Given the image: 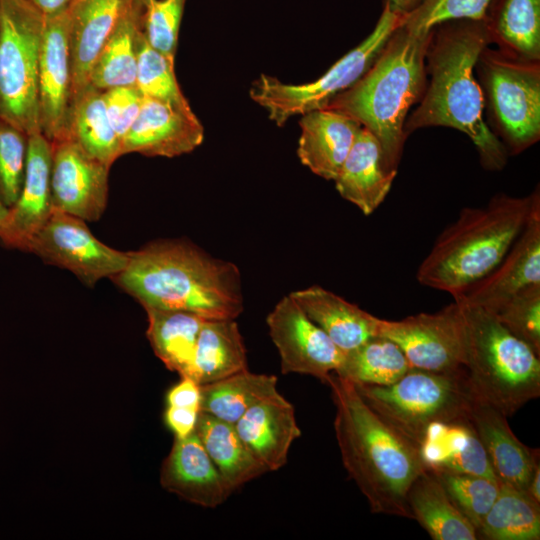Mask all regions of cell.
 Instances as JSON below:
<instances>
[{"mask_svg":"<svg viewBox=\"0 0 540 540\" xmlns=\"http://www.w3.org/2000/svg\"><path fill=\"white\" fill-rule=\"evenodd\" d=\"M488 45L483 20H451L434 27L425 56L426 87L404 130L408 136L427 127L456 129L473 142L486 170L499 171L509 155L484 120L483 94L474 74Z\"/></svg>","mask_w":540,"mask_h":540,"instance_id":"6da1fadb","label":"cell"},{"mask_svg":"<svg viewBox=\"0 0 540 540\" xmlns=\"http://www.w3.org/2000/svg\"><path fill=\"white\" fill-rule=\"evenodd\" d=\"M114 282L143 307L182 310L204 319H236L243 311L238 267L181 239L129 252Z\"/></svg>","mask_w":540,"mask_h":540,"instance_id":"7a4b0ae2","label":"cell"},{"mask_svg":"<svg viewBox=\"0 0 540 540\" xmlns=\"http://www.w3.org/2000/svg\"><path fill=\"white\" fill-rule=\"evenodd\" d=\"M324 383L336 408L334 430L343 466L371 512L413 519L407 494L425 470L417 447L364 401L353 382L332 373Z\"/></svg>","mask_w":540,"mask_h":540,"instance_id":"3957f363","label":"cell"},{"mask_svg":"<svg viewBox=\"0 0 540 540\" xmlns=\"http://www.w3.org/2000/svg\"><path fill=\"white\" fill-rule=\"evenodd\" d=\"M432 30L415 33L402 25L387 40L369 70L326 108L355 119L378 140L385 167L397 172L410 108L424 93L426 50Z\"/></svg>","mask_w":540,"mask_h":540,"instance_id":"277c9868","label":"cell"},{"mask_svg":"<svg viewBox=\"0 0 540 540\" xmlns=\"http://www.w3.org/2000/svg\"><path fill=\"white\" fill-rule=\"evenodd\" d=\"M539 200L537 186L526 196L500 193L485 206L463 208L419 265L418 282L452 297L462 293L501 261Z\"/></svg>","mask_w":540,"mask_h":540,"instance_id":"5b68a950","label":"cell"},{"mask_svg":"<svg viewBox=\"0 0 540 540\" xmlns=\"http://www.w3.org/2000/svg\"><path fill=\"white\" fill-rule=\"evenodd\" d=\"M461 309L465 363L475 393L506 417L540 395V356L484 309Z\"/></svg>","mask_w":540,"mask_h":540,"instance_id":"8992f818","label":"cell"},{"mask_svg":"<svg viewBox=\"0 0 540 540\" xmlns=\"http://www.w3.org/2000/svg\"><path fill=\"white\" fill-rule=\"evenodd\" d=\"M364 401L416 447L429 425L469 417L476 396L467 371L411 368L387 386L353 383Z\"/></svg>","mask_w":540,"mask_h":540,"instance_id":"52a82bcc","label":"cell"},{"mask_svg":"<svg viewBox=\"0 0 540 540\" xmlns=\"http://www.w3.org/2000/svg\"><path fill=\"white\" fill-rule=\"evenodd\" d=\"M489 128L517 155L540 139V61L486 46L476 65Z\"/></svg>","mask_w":540,"mask_h":540,"instance_id":"ba28073f","label":"cell"},{"mask_svg":"<svg viewBox=\"0 0 540 540\" xmlns=\"http://www.w3.org/2000/svg\"><path fill=\"white\" fill-rule=\"evenodd\" d=\"M45 15L27 0H0V115L31 135L40 130L38 71Z\"/></svg>","mask_w":540,"mask_h":540,"instance_id":"9c48e42d","label":"cell"},{"mask_svg":"<svg viewBox=\"0 0 540 540\" xmlns=\"http://www.w3.org/2000/svg\"><path fill=\"white\" fill-rule=\"evenodd\" d=\"M402 22L403 17L393 13L384 1L372 32L319 78L309 83L286 84L262 74L251 85V99L264 108L277 126H282L293 116L326 108L338 94L353 86L369 70Z\"/></svg>","mask_w":540,"mask_h":540,"instance_id":"30bf717a","label":"cell"},{"mask_svg":"<svg viewBox=\"0 0 540 540\" xmlns=\"http://www.w3.org/2000/svg\"><path fill=\"white\" fill-rule=\"evenodd\" d=\"M26 252L71 271L90 287L103 278L118 275L129 258V252L116 250L98 240L85 220L55 209L31 239Z\"/></svg>","mask_w":540,"mask_h":540,"instance_id":"8fae6325","label":"cell"},{"mask_svg":"<svg viewBox=\"0 0 540 540\" xmlns=\"http://www.w3.org/2000/svg\"><path fill=\"white\" fill-rule=\"evenodd\" d=\"M379 335L395 342L413 369L447 372L464 368L463 319L455 300L435 313L398 321L380 319Z\"/></svg>","mask_w":540,"mask_h":540,"instance_id":"7c38bea8","label":"cell"},{"mask_svg":"<svg viewBox=\"0 0 540 540\" xmlns=\"http://www.w3.org/2000/svg\"><path fill=\"white\" fill-rule=\"evenodd\" d=\"M266 323L283 374L310 375L324 383L341 366L344 353L290 295L275 305Z\"/></svg>","mask_w":540,"mask_h":540,"instance_id":"4fadbf2b","label":"cell"},{"mask_svg":"<svg viewBox=\"0 0 540 540\" xmlns=\"http://www.w3.org/2000/svg\"><path fill=\"white\" fill-rule=\"evenodd\" d=\"M50 144L53 209L85 221L99 220L107 205L110 166L68 137Z\"/></svg>","mask_w":540,"mask_h":540,"instance_id":"5bb4252c","label":"cell"},{"mask_svg":"<svg viewBox=\"0 0 540 540\" xmlns=\"http://www.w3.org/2000/svg\"><path fill=\"white\" fill-rule=\"evenodd\" d=\"M41 133L50 141L64 135L72 103V72L67 9L45 15L38 71Z\"/></svg>","mask_w":540,"mask_h":540,"instance_id":"9a60e30c","label":"cell"},{"mask_svg":"<svg viewBox=\"0 0 540 540\" xmlns=\"http://www.w3.org/2000/svg\"><path fill=\"white\" fill-rule=\"evenodd\" d=\"M536 284H540V200L501 261L453 299L492 312L515 294Z\"/></svg>","mask_w":540,"mask_h":540,"instance_id":"2e32d148","label":"cell"},{"mask_svg":"<svg viewBox=\"0 0 540 540\" xmlns=\"http://www.w3.org/2000/svg\"><path fill=\"white\" fill-rule=\"evenodd\" d=\"M204 127L192 108L143 97L138 116L122 141V154L173 158L195 150Z\"/></svg>","mask_w":540,"mask_h":540,"instance_id":"e0dca14e","label":"cell"},{"mask_svg":"<svg viewBox=\"0 0 540 540\" xmlns=\"http://www.w3.org/2000/svg\"><path fill=\"white\" fill-rule=\"evenodd\" d=\"M50 174V141L41 132L28 135L22 190L0 227V240L6 246L26 251L50 217L53 211Z\"/></svg>","mask_w":540,"mask_h":540,"instance_id":"ac0fdd59","label":"cell"},{"mask_svg":"<svg viewBox=\"0 0 540 540\" xmlns=\"http://www.w3.org/2000/svg\"><path fill=\"white\" fill-rule=\"evenodd\" d=\"M133 0H72L67 8L72 99L89 85L92 67Z\"/></svg>","mask_w":540,"mask_h":540,"instance_id":"d6986e66","label":"cell"},{"mask_svg":"<svg viewBox=\"0 0 540 540\" xmlns=\"http://www.w3.org/2000/svg\"><path fill=\"white\" fill-rule=\"evenodd\" d=\"M160 482L166 490L206 508L223 504L233 492L195 432L175 437L162 465Z\"/></svg>","mask_w":540,"mask_h":540,"instance_id":"ffe728a7","label":"cell"},{"mask_svg":"<svg viewBox=\"0 0 540 540\" xmlns=\"http://www.w3.org/2000/svg\"><path fill=\"white\" fill-rule=\"evenodd\" d=\"M470 420L485 449L496 479L525 491L539 462V449L524 445L512 432L507 417L477 394Z\"/></svg>","mask_w":540,"mask_h":540,"instance_id":"44dd1931","label":"cell"},{"mask_svg":"<svg viewBox=\"0 0 540 540\" xmlns=\"http://www.w3.org/2000/svg\"><path fill=\"white\" fill-rule=\"evenodd\" d=\"M417 450L425 470L496 479L470 416L432 423Z\"/></svg>","mask_w":540,"mask_h":540,"instance_id":"7402d4cb","label":"cell"},{"mask_svg":"<svg viewBox=\"0 0 540 540\" xmlns=\"http://www.w3.org/2000/svg\"><path fill=\"white\" fill-rule=\"evenodd\" d=\"M297 155L315 175L334 180L362 127L350 116L322 108L301 115Z\"/></svg>","mask_w":540,"mask_h":540,"instance_id":"603a6c76","label":"cell"},{"mask_svg":"<svg viewBox=\"0 0 540 540\" xmlns=\"http://www.w3.org/2000/svg\"><path fill=\"white\" fill-rule=\"evenodd\" d=\"M234 425L246 448L268 472L287 463L292 443L301 436L295 409L281 394L254 405Z\"/></svg>","mask_w":540,"mask_h":540,"instance_id":"cb8c5ba5","label":"cell"},{"mask_svg":"<svg viewBox=\"0 0 540 540\" xmlns=\"http://www.w3.org/2000/svg\"><path fill=\"white\" fill-rule=\"evenodd\" d=\"M396 174L385 167L378 140L362 126L333 181L340 196L368 216L385 200Z\"/></svg>","mask_w":540,"mask_h":540,"instance_id":"d4e9b609","label":"cell"},{"mask_svg":"<svg viewBox=\"0 0 540 540\" xmlns=\"http://www.w3.org/2000/svg\"><path fill=\"white\" fill-rule=\"evenodd\" d=\"M289 295L344 354L379 335L380 318L321 286Z\"/></svg>","mask_w":540,"mask_h":540,"instance_id":"484cf974","label":"cell"},{"mask_svg":"<svg viewBox=\"0 0 540 540\" xmlns=\"http://www.w3.org/2000/svg\"><path fill=\"white\" fill-rule=\"evenodd\" d=\"M483 21L497 49L540 61V0H490Z\"/></svg>","mask_w":540,"mask_h":540,"instance_id":"4316f807","label":"cell"},{"mask_svg":"<svg viewBox=\"0 0 540 540\" xmlns=\"http://www.w3.org/2000/svg\"><path fill=\"white\" fill-rule=\"evenodd\" d=\"M247 369V351L235 319H205L188 378L204 385Z\"/></svg>","mask_w":540,"mask_h":540,"instance_id":"83f0119b","label":"cell"},{"mask_svg":"<svg viewBox=\"0 0 540 540\" xmlns=\"http://www.w3.org/2000/svg\"><path fill=\"white\" fill-rule=\"evenodd\" d=\"M407 502L413 519L434 540H476L475 527L456 508L434 473L424 470L412 483Z\"/></svg>","mask_w":540,"mask_h":540,"instance_id":"f1b7e54d","label":"cell"},{"mask_svg":"<svg viewBox=\"0 0 540 540\" xmlns=\"http://www.w3.org/2000/svg\"><path fill=\"white\" fill-rule=\"evenodd\" d=\"M62 137L70 138L110 167L123 155L122 142L107 115L102 91L91 85L73 97Z\"/></svg>","mask_w":540,"mask_h":540,"instance_id":"f546056e","label":"cell"},{"mask_svg":"<svg viewBox=\"0 0 540 540\" xmlns=\"http://www.w3.org/2000/svg\"><path fill=\"white\" fill-rule=\"evenodd\" d=\"M143 10L136 0L132 1L97 57L89 85L100 91L135 86Z\"/></svg>","mask_w":540,"mask_h":540,"instance_id":"4dcf8cb0","label":"cell"},{"mask_svg":"<svg viewBox=\"0 0 540 540\" xmlns=\"http://www.w3.org/2000/svg\"><path fill=\"white\" fill-rule=\"evenodd\" d=\"M194 432L232 491L268 472L246 448L234 424L200 411Z\"/></svg>","mask_w":540,"mask_h":540,"instance_id":"1f68e13d","label":"cell"},{"mask_svg":"<svg viewBox=\"0 0 540 540\" xmlns=\"http://www.w3.org/2000/svg\"><path fill=\"white\" fill-rule=\"evenodd\" d=\"M147 337L156 356L182 377L192 370L196 343L204 318L182 310L146 308Z\"/></svg>","mask_w":540,"mask_h":540,"instance_id":"d6a6232c","label":"cell"},{"mask_svg":"<svg viewBox=\"0 0 540 540\" xmlns=\"http://www.w3.org/2000/svg\"><path fill=\"white\" fill-rule=\"evenodd\" d=\"M277 382L275 375L252 373L247 369L200 385V411L235 424L254 405L280 395Z\"/></svg>","mask_w":540,"mask_h":540,"instance_id":"836d02e7","label":"cell"},{"mask_svg":"<svg viewBox=\"0 0 540 540\" xmlns=\"http://www.w3.org/2000/svg\"><path fill=\"white\" fill-rule=\"evenodd\" d=\"M477 539H540V504L500 482L499 494L477 529Z\"/></svg>","mask_w":540,"mask_h":540,"instance_id":"e575fe53","label":"cell"},{"mask_svg":"<svg viewBox=\"0 0 540 540\" xmlns=\"http://www.w3.org/2000/svg\"><path fill=\"white\" fill-rule=\"evenodd\" d=\"M411 366L400 347L384 336H375L345 353L335 374L355 384L387 386L405 375Z\"/></svg>","mask_w":540,"mask_h":540,"instance_id":"d590c367","label":"cell"},{"mask_svg":"<svg viewBox=\"0 0 540 540\" xmlns=\"http://www.w3.org/2000/svg\"><path fill=\"white\" fill-rule=\"evenodd\" d=\"M135 86L143 97L183 108L191 107L177 82L174 59L150 46L143 31L138 43Z\"/></svg>","mask_w":540,"mask_h":540,"instance_id":"8d00e7d4","label":"cell"},{"mask_svg":"<svg viewBox=\"0 0 540 540\" xmlns=\"http://www.w3.org/2000/svg\"><path fill=\"white\" fill-rule=\"evenodd\" d=\"M434 474L456 508L477 531L499 494L500 482L495 478L471 474Z\"/></svg>","mask_w":540,"mask_h":540,"instance_id":"74e56055","label":"cell"},{"mask_svg":"<svg viewBox=\"0 0 540 540\" xmlns=\"http://www.w3.org/2000/svg\"><path fill=\"white\" fill-rule=\"evenodd\" d=\"M27 146L28 135L0 115V201L8 209L22 190Z\"/></svg>","mask_w":540,"mask_h":540,"instance_id":"f35d334b","label":"cell"},{"mask_svg":"<svg viewBox=\"0 0 540 540\" xmlns=\"http://www.w3.org/2000/svg\"><path fill=\"white\" fill-rule=\"evenodd\" d=\"M488 313L540 356V284L520 291Z\"/></svg>","mask_w":540,"mask_h":540,"instance_id":"ab89813d","label":"cell"},{"mask_svg":"<svg viewBox=\"0 0 540 540\" xmlns=\"http://www.w3.org/2000/svg\"><path fill=\"white\" fill-rule=\"evenodd\" d=\"M490 0H420L419 5L403 17L402 26L415 33H428L437 25L451 20H484Z\"/></svg>","mask_w":540,"mask_h":540,"instance_id":"60d3db41","label":"cell"},{"mask_svg":"<svg viewBox=\"0 0 540 540\" xmlns=\"http://www.w3.org/2000/svg\"><path fill=\"white\" fill-rule=\"evenodd\" d=\"M185 3L186 0H151L142 14V31L147 42L173 59Z\"/></svg>","mask_w":540,"mask_h":540,"instance_id":"b9f144b4","label":"cell"},{"mask_svg":"<svg viewBox=\"0 0 540 540\" xmlns=\"http://www.w3.org/2000/svg\"><path fill=\"white\" fill-rule=\"evenodd\" d=\"M102 95L109 120L122 142L138 116L143 96L136 86L110 88Z\"/></svg>","mask_w":540,"mask_h":540,"instance_id":"7bdbcfd3","label":"cell"},{"mask_svg":"<svg viewBox=\"0 0 540 540\" xmlns=\"http://www.w3.org/2000/svg\"><path fill=\"white\" fill-rule=\"evenodd\" d=\"M166 400L167 406L200 410V385L191 378L182 377L181 381L169 390Z\"/></svg>","mask_w":540,"mask_h":540,"instance_id":"ee69618b","label":"cell"},{"mask_svg":"<svg viewBox=\"0 0 540 540\" xmlns=\"http://www.w3.org/2000/svg\"><path fill=\"white\" fill-rule=\"evenodd\" d=\"M200 410L167 406L165 422L176 438H184L195 431Z\"/></svg>","mask_w":540,"mask_h":540,"instance_id":"f6af8a7d","label":"cell"},{"mask_svg":"<svg viewBox=\"0 0 540 540\" xmlns=\"http://www.w3.org/2000/svg\"><path fill=\"white\" fill-rule=\"evenodd\" d=\"M41 10L44 15H54L65 11L72 0H27Z\"/></svg>","mask_w":540,"mask_h":540,"instance_id":"bcb514c9","label":"cell"},{"mask_svg":"<svg viewBox=\"0 0 540 540\" xmlns=\"http://www.w3.org/2000/svg\"><path fill=\"white\" fill-rule=\"evenodd\" d=\"M390 10L402 17L410 14L420 3V0H384Z\"/></svg>","mask_w":540,"mask_h":540,"instance_id":"7dc6e473","label":"cell"},{"mask_svg":"<svg viewBox=\"0 0 540 540\" xmlns=\"http://www.w3.org/2000/svg\"><path fill=\"white\" fill-rule=\"evenodd\" d=\"M525 493L536 503L540 504V464L536 466Z\"/></svg>","mask_w":540,"mask_h":540,"instance_id":"c3c4849f","label":"cell"},{"mask_svg":"<svg viewBox=\"0 0 540 540\" xmlns=\"http://www.w3.org/2000/svg\"><path fill=\"white\" fill-rule=\"evenodd\" d=\"M8 213V208L3 205V203L0 201V227Z\"/></svg>","mask_w":540,"mask_h":540,"instance_id":"681fc988","label":"cell"},{"mask_svg":"<svg viewBox=\"0 0 540 540\" xmlns=\"http://www.w3.org/2000/svg\"><path fill=\"white\" fill-rule=\"evenodd\" d=\"M151 0H136V2L141 5L143 8L144 6Z\"/></svg>","mask_w":540,"mask_h":540,"instance_id":"f907efd6","label":"cell"}]
</instances>
